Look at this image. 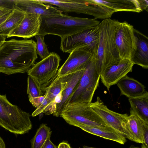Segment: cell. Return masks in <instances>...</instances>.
<instances>
[{"label": "cell", "mask_w": 148, "mask_h": 148, "mask_svg": "<svg viewBox=\"0 0 148 148\" xmlns=\"http://www.w3.org/2000/svg\"><path fill=\"white\" fill-rule=\"evenodd\" d=\"M93 57L92 52L87 47L74 50L58 70L57 76L62 77L85 69Z\"/></svg>", "instance_id": "cell-11"}, {"label": "cell", "mask_w": 148, "mask_h": 148, "mask_svg": "<svg viewBox=\"0 0 148 148\" xmlns=\"http://www.w3.org/2000/svg\"><path fill=\"white\" fill-rule=\"evenodd\" d=\"M57 148H71L70 144L66 141H63L59 143Z\"/></svg>", "instance_id": "cell-32"}, {"label": "cell", "mask_w": 148, "mask_h": 148, "mask_svg": "<svg viewBox=\"0 0 148 148\" xmlns=\"http://www.w3.org/2000/svg\"><path fill=\"white\" fill-rule=\"evenodd\" d=\"M100 77L92 58L85 69L78 84L68 101L66 106L78 103L90 104Z\"/></svg>", "instance_id": "cell-6"}, {"label": "cell", "mask_w": 148, "mask_h": 148, "mask_svg": "<svg viewBox=\"0 0 148 148\" xmlns=\"http://www.w3.org/2000/svg\"><path fill=\"white\" fill-rule=\"evenodd\" d=\"M51 134L50 127L46 124L42 123L30 141L31 148H42L48 138H50Z\"/></svg>", "instance_id": "cell-24"}, {"label": "cell", "mask_w": 148, "mask_h": 148, "mask_svg": "<svg viewBox=\"0 0 148 148\" xmlns=\"http://www.w3.org/2000/svg\"><path fill=\"white\" fill-rule=\"evenodd\" d=\"M134 64L127 59H121L117 63L105 69L100 78L103 84L109 90L110 87L116 84L122 78L132 72Z\"/></svg>", "instance_id": "cell-12"}, {"label": "cell", "mask_w": 148, "mask_h": 148, "mask_svg": "<svg viewBox=\"0 0 148 148\" xmlns=\"http://www.w3.org/2000/svg\"><path fill=\"white\" fill-rule=\"evenodd\" d=\"M141 148H148V147H146L145 145L143 144L141 145Z\"/></svg>", "instance_id": "cell-39"}, {"label": "cell", "mask_w": 148, "mask_h": 148, "mask_svg": "<svg viewBox=\"0 0 148 148\" xmlns=\"http://www.w3.org/2000/svg\"><path fill=\"white\" fill-rule=\"evenodd\" d=\"M134 26L126 21L120 22L115 35L116 48L121 59L131 60L136 47Z\"/></svg>", "instance_id": "cell-10"}, {"label": "cell", "mask_w": 148, "mask_h": 148, "mask_svg": "<svg viewBox=\"0 0 148 148\" xmlns=\"http://www.w3.org/2000/svg\"><path fill=\"white\" fill-rule=\"evenodd\" d=\"M42 21L38 34H51L61 39L98 25L95 18L73 17L62 14L51 17H41Z\"/></svg>", "instance_id": "cell-3"}, {"label": "cell", "mask_w": 148, "mask_h": 148, "mask_svg": "<svg viewBox=\"0 0 148 148\" xmlns=\"http://www.w3.org/2000/svg\"><path fill=\"white\" fill-rule=\"evenodd\" d=\"M61 60L58 54L50 53L49 56L34 64L27 72L37 83L43 94L57 77Z\"/></svg>", "instance_id": "cell-7"}, {"label": "cell", "mask_w": 148, "mask_h": 148, "mask_svg": "<svg viewBox=\"0 0 148 148\" xmlns=\"http://www.w3.org/2000/svg\"><path fill=\"white\" fill-rule=\"evenodd\" d=\"M30 115L12 104L5 95L0 94V126L15 134L28 132L32 126Z\"/></svg>", "instance_id": "cell-4"}, {"label": "cell", "mask_w": 148, "mask_h": 148, "mask_svg": "<svg viewBox=\"0 0 148 148\" xmlns=\"http://www.w3.org/2000/svg\"><path fill=\"white\" fill-rule=\"evenodd\" d=\"M98 25L61 39L60 49L63 52L70 53L76 49L86 47L92 51L94 57L99 40Z\"/></svg>", "instance_id": "cell-8"}, {"label": "cell", "mask_w": 148, "mask_h": 148, "mask_svg": "<svg viewBox=\"0 0 148 148\" xmlns=\"http://www.w3.org/2000/svg\"><path fill=\"white\" fill-rule=\"evenodd\" d=\"M42 21L40 15L25 14L19 25L10 33L7 38L12 36L24 38L33 37L38 34Z\"/></svg>", "instance_id": "cell-14"}, {"label": "cell", "mask_w": 148, "mask_h": 148, "mask_svg": "<svg viewBox=\"0 0 148 148\" xmlns=\"http://www.w3.org/2000/svg\"><path fill=\"white\" fill-rule=\"evenodd\" d=\"M85 69L67 75V85L62 92L60 102L56 105L53 114L54 116H60L62 111L66 107L68 101L78 84Z\"/></svg>", "instance_id": "cell-16"}, {"label": "cell", "mask_w": 148, "mask_h": 148, "mask_svg": "<svg viewBox=\"0 0 148 148\" xmlns=\"http://www.w3.org/2000/svg\"><path fill=\"white\" fill-rule=\"evenodd\" d=\"M45 36L44 35L39 34L35 36L37 40L36 46V53L42 60L47 57L50 54L47 49V45L45 42Z\"/></svg>", "instance_id": "cell-25"}, {"label": "cell", "mask_w": 148, "mask_h": 148, "mask_svg": "<svg viewBox=\"0 0 148 148\" xmlns=\"http://www.w3.org/2000/svg\"><path fill=\"white\" fill-rule=\"evenodd\" d=\"M25 14L16 9L12 11L0 25V35L7 37L20 24Z\"/></svg>", "instance_id": "cell-23"}, {"label": "cell", "mask_w": 148, "mask_h": 148, "mask_svg": "<svg viewBox=\"0 0 148 148\" xmlns=\"http://www.w3.org/2000/svg\"><path fill=\"white\" fill-rule=\"evenodd\" d=\"M95 2L112 10L114 12L128 11L139 13L142 10L139 0H93Z\"/></svg>", "instance_id": "cell-18"}, {"label": "cell", "mask_w": 148, "mask_h": 148, "mask_svg": "<svg viewBox=\"0 0 148 148\" xmlns=\"http://www.w3.org/2000/svg\"><path fill=\"white\" fill-rule=\"evenodd\" d=\"M134 33L137 38L136 50L131 61L134 64L148 68V38L134 29Z\"/></svg>", "instance_id": "cell-17"}, {"label": "cell", "mask_w": 148, "mask_h": 148, "mask_svg": "<svg viewBox=\"0 0 148 148\" xmlns=\"http://www.w3.org/2000/svg\"><path fill=\"white\" fill-rule=\"evenodd\" d=\"M50 138H48L42 148H57V147L51 141Z\"/></svg>", "instance_id": "cell-30"}, {"label": "cell", "mask_w": 148, "mask_h": 148, "mask_svg": "<svg viewBox=\"0 0 148 148\" xmlns=\"http://www.w3.org/2000/svg\"><path fill=\"white\" fill-rule=\"evenodd\" d=\"M120 22L110 18L98 25L99 40L97 52L93 58L98 74L121 60L115 42V35Z\"/></svg>", "instance_id": "cell-2"}, {"label": "cell", "mask_w": 148, "mask_h": 148, "mask_svg": "<svg viewBox=\"0 0 148 148\" xmlns=\"http://www.w3.org/2000/svg\"><path fill=\"white\" fill-rule=\"evenodd\" d=\"M79 128L91 134L116 142L121 144H124L127 141L124 136L112 129H105L88 126H82Z\"/></svg>", "instance_id": "cell-21"}, {"label": "cell", "mask_w": 148, "mask_h": 148, "mask_svg": "<svg viewBox=\"0 0 148 148\" xmlns=\"http://www.w3.org/2000/svg\"><path fill=\"white\" fill-rule=\"evenodd\" d=\"M45 95L36 97H28L30 103L33 106L36 108L39 107L45 99Z\"/></svg>", "instance_id": "cell-28"}, {"label": "cell", "mask_w": 148, "mask_h": 148, "mask_svg": "<svg viewBox=\"0 0 148 148\" xmlns=\"http://www.w3.org/2000/svg\"><path fill=\"white\" fill-rule=\"evenodd\" d=\"M27 94L28 97H36L44 95L37 83L29 75L27 79Z\"/></svg>", "instance_id": "cell-26"}, {"label": "cell", "mask_w": 148, "mask_h": 148, "mask_svg": "<svg viewBox=\"0 0 148 148\" xmlns=\"http://www.w3.org/2000/svg\"><path fill=\"white\" fill-rule=\"evenodd\" d=\"M67 75L56 78L46 90L44 95L47 106L44 112L46 115L53 113L55 109L56 97L65 89L67 85Z\"/></svg>", "instance_id": "cell-15"}, {"label": "cell", "mask_w": 148, "mask_h": 148, "mask_svg": "<svg viewBox=\"0 0 148 148\" xmlns=\"http://www.w3.org/2000/svg\"><path fill=\"white\" fill-rule=\"evenodd\" d=\"M90 106L108 126L132 141L127 114H120L109 110L99 97L96 101L90 103Z\"/></svg>", "instance_id": "cell-9"}, {"label": "cell", "mask_w": 148, "mask_h": 148, "mask_svg": "<svg viewBox=\"0 0 148 148\" xmlns=\"http://www.w3.org/2000/svg\"><path fill=\"white\" fill-rule=\"evenodd\" d=\"M6 38V36L0 35V47L5 41Z\"/></svg>", "instance_id": "cell-35"}, {"label": "cell", "mask_w": 148, "mask_h": 148, "mask_svg": "<svg viewBox=\"0 0 148 148\" xmlns=\"http://www.w3.org/2000/svg\"><path fill=\"white\" fill-rule=\"evenodd\" d=\"M83 148H97L95 147H90L88 146H87L85 145H84L83 146Z\"/></svg>", "instance_id": "cell-38"}, {"label": "cell", "mask_w": 148, "mask_h": 148, "mask_svg": "<svg viewBox=\"0 0 148 148\" xmlns=\"http://www.w3.org/2000/svg\"><path fill=\"white\" fill-rule=\"evenodd\" d=\"M16 0H0V8L8 11H12L15 9Z\"/></svg>", "instance_id": "cell-27"}, {"label": "cell", "mask_w": 148, "mask_h": 148, "mask_svg": "<svg viewBox=\"0 0 148 148\" xmlns=\"http://www.w3.org/2000/svg\"><path fill=\"white\" fill-rule=\"evenodd\" d=\"M60 116L69 125L79 128L88 126L112 129L92 109L90 104L78 103L68 105L63 110Z\"/></svg>", "instance_id": "cell-5"}, {"label": "cell", "mask_w": 148, "mask_h": 148, "mask_svg": "<svg viewBox=\"0 0 148 148\" xmlns=\"http://www.w3.org/2000/svg\"><path fill=\"white\" fill-rule=\"evenodd\" d=\"M128 148H140V147L138 146H135L133 145H132Z\"/></svg>", "instance_id": "cell-37"}, {"label": "cell", "mask_w": 148, "mask_h": 148, "mask_svg": "<svg viewBox=\"0 0 148 148\" xmlns=\"http://www.w3.org/2000/svg\"><path fill=\"white\" fill-rule=\"evenodd\" d=\"M10 11H8L7 10L0 8V17Z\"/></svg>", "instance_id": "cell-34"}, {"label": "cell", "mask_w": 148, "mask_h": 148, "mask_svg": "<svg viewBox=\"0 0 148 148\" xmlns=\"http://www.w3.org/2000/svg\"><path fill=\"white\" fill-rule=\"evenodd\" d=\"M0 148H5V143L0 136Z\"/></svg>", "instance_id": "cell-36"}, {"label": "cell", "mask_w": 148, "mask_h": 148, "mask_svg": "<svg viewBox=\"0 0 148 148\" xmlns=\"http://www.w3.org/2000/svg\"><path fill=\"white\" fill-rule=\"evenodd\" d=\"M130 109L141 119L148 122V92L145 91L141 95L129 98Z\"/></svg>", "instance_id": "cell-22"}, {"label": "cell", "mask_w": 148, "mask_h": 148, "mask_svg": "<svg viewBox=\"0 0 148 148\" xmlns=\"http://www.w3.org/2000/svg\"><path fill=\"white\" fill-rule=\"evenodd\" d=\"M140 7L142 10L147 9L148 8V1L139 0Z\"/></svg>", "instance_id": "cell-31"}, {"label": "cell", "mask_w": 148, "mask_h": 148, "mask_svg": "<svg viewBox=\"0 0 148 148\" xmlns=\"http://www.w3.org/2000/svg\"><path fill=\"white\" fill-rule=\"evenodd\" d=\"M128 117V125L132 141L144 144L143 130L144 125L148 123L140 117L134 111L130 110Z\"/></svg>", "instance_id": "cell-20"}, {"label": "cell", "mask_w": 148, "mask_h": 148, "mask_svg": "<svg viewBox=\"0 0 148 148\" xmlns=\"http://www.w3.org/2000/svg\"><path fill=\"white\" fill-rule=\"evenodd\" d=\"M12 11H10L8 13H6L0 17V25L6 20Z\"/></svg>", "instance_id": "cell-33"}, {"label": "cell", "mask_w": 148, "mask_h": 148, "mask_svg": "<svg viewBox=\"0 0 148 148\" xmlns=\"http://www.w3.org/2000/svg\"><path fill=\"white\" fill-rule=\"evenodd\" d=\"M143 136L144 144L148 147V123H145L143 126Z\"/></svg>", "instance_id": "cell-29"}, {"label": "cell", "mask_w": 148, "mask_h": 148, "mask_svg": "<svg viewBox=\"0 0 148 148\" xmlns=\"http://www.w3.org/2000/svg\"><path fill=\"white\" fill-rule=\"evenodd\" d=\"M116 84L121 94L129 98L140 95L145 91L143 85L127 75L121 79Z\"/></svg>", "instance_id": "cell-19"}, {"label": "cell", "mask_w": 148, "mask_h": 148, "mask_svg": "<svg viewBox=\"0 0 148 148\" xmlns=\"http://www.w3.org/2000/svg\"><path fill=\"white\" fill-rule=\"evenodd\" d=\"M36 44L32 40L5 41L0 47V73H27L38 58Z\"/></svg>", "instance_id": "cell-1"}, {"label": "cell", "mask_w": 148, "mask_h": 148, "mask_svg": "<svg viewBox=\"0 0 148 148\" xmlns=\"http://www.w3.org/2000/svg\"><path fill=\"white\" fill-rule=\"evenodd\" d=\"M15 9L25 14L40 15L41 17H51L62 14L57 7L45 4L40 0H16Z\"/></svg>", "instance_id": "cell-13"}]
</instances>
